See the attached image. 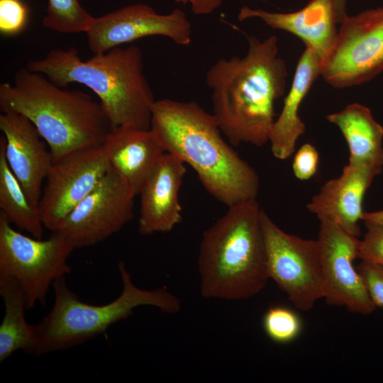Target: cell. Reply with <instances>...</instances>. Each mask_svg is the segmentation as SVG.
<instances>
[{"label": "cell", "instance_id": "6da1fadb", "mask_svg": "<svg viewBox=\"0 0 383 383\" xmlns=\"http://www.w3.org/2000/svg\"><path fill=\"white\" fill-rule=\"evenodd\" d=\"M245 56L218 59L206 74L213 115L232 146L269 142L274 105L286 91L287 70L278 55V39L251 35Z\"/></svg>", "mask_w": 383, "mask_h": 383}, {"label": "cell", "instance_id": "7a4b0ae2", "mask_svg": "<svg viewBox=\"0 0 383 383\" xmlns=\"http://www.w3.org/2000/svg\"><path fill=\"white\" fill-rule=\"evenodd\" d=\"M150 129L165 152L191 166L206 192L221 203L230 206L256 199L257 173L224 140L213 113L197 102L156 100Z\"/></svg>", "mask_w": 383, "mask_h": 383}, {"label": "cell", "instance_id": "3957f363", "mask_svg": "<svg viewBox=\"0 0 383 383\" xmlns=\"http://www.w3.org/2000/svg\"><path fill=\"white\" fill-rule=\"evenodd\" d=\"M26 67L60 87L79 83L91 89L113 128L150 129L156 100L144 74L139 47H116L86 60L75 48L55 49L43 58L29 60Z\"/></svg>", "mask_w": 383, "mask_h": 383}, {"label": "cell", "instance_id": "277c9868", "mask_svg": "<svg viewBox=\"0 0 383 383\" xmlns=\"http://www.w3.org/2000/svg\"><path fill=\"white\" fill-rule=\"evenodd\" d=\"M256 199L228 206L202 234L197 268L205 299L240 301L260 293L269 279Z\"/></svg>", "mask_w": 383, "mask_h": 383}, {"label": "cell", "instance_id": "5b68a950", "mask_svg": "<svg viewBox=\"0 0 383 383\" xmlns=\"http://www.w3.org/2000/svg\"><path fill=\"white\" fill-rule=\"evenodd\" d=\"M0 108L26 117L46 142L53 161L101 145L113 129L99 101L81 91L66 90L27 67L15 73L13 83L0 84Z\"/></svg>", "mask_w": 383, "mask_h": 383}, {"label": "cell", "instance_id": "8992f818", "mask_svg": "<svg viewBox=\"0 0 383 383\" xmlns=\"http://www.w3.org/2000/svg\"><path fill=\"white\" fill-rule=\"evenodd\" d=\"M118 270L122 283L121 292L116 299L104 305L81 301L67 286L65 277L55 281L53 306L42 321L34 325L35 356L82 344L128 318L139 306H153L168 314L180 311L181 301L167 289L138 287L133 283L123 261L118 263Z\"/></svg>", "mask_w": 383, "mask_h": 383}, {"label": "cell", "instance_id": "52a82bcc", "mask_svg": "<svg viewBox=\"0 0 383 383\" xmlns=\"http://www.w3.org/2000/svg\"><path fill=\"white\" fill-rule=\"evenodd\" d=\"M74 250L57 231L46 240L17 231L0 212V279L18 284L28 309L45 304L55 281L71 272L68 259Z\"/></svg>", "mask_w": 383, "mask_h": 383}, {"label": "cell", "instance_id": "ba28073f", "mask_svg": "<svg viewBox=\"0 0 383 383\" xmlns=\"http://www.w3.org/2000/svg\"><path fill=\"white\" fill-rule=\"evenodd\" d=\"M261 219L269 279L296 309L311 310L324 297L317 240L286 233L263 210Z\"/></svg>", "mask_w": 383, "mask_h": 383}, {"label": "cell", "instance_id": "9c48e42d", "mask_svg": "<svg viewBox=\"0 0 383 383\" xmlns=\"http://www.w3.org/2000/svg\"><path fill=\"white\" fill-rule=\"evenodd\" d=\"M322 61L321 76L337 89L368 82L383 70V7L346 16Z\"/></svg>", "mask_w": 383, "mask_h": 383}, {"label": "cell", "instance_id": "30bf717a", "mask_svg": "<svg viewBox=\"0 0 383 383\" xmlns=\"http://www.w3.org/2000/svg\"><path fill=\"white\" fill-rule=\"evenodd\" d=\"M109 170L101 145L73 150L53 161L38 206L44 227L57 231Z\"/></svg>", "mask_w": 383, "mask_h": 383}, {"label": "cell", "instance_id": "8fae6325", "mask_svg": "<svg viewBox=\"0 0 383 383\" xmlns=\"http://www.w3.org/2000/svg\"><path fill=\"white\" fill-rule=\"evenodd\" d=\"M135 196L110 169L55 231L74 249L95 245L118 233L132 219Z\"/></svg>", "mask_w": 383, "mask_h": 383}, {"label": "cell", "instance_id": "7c38bea8", "mask_svg": "<svg viewBox=\"0 0 383 383\" xmlns=\"http://www.w3.org/2000/svg\"><path fill=\"white\" fill-rule=\"evenodd\" d=\"M328 304L343 306L350 312L370 315L376 306L363 279L354 265L358 257L360 239L335 222L320 220L317 238Z\"/></svg>", "mask_w": 383, "mask_h": 383}, {"label": "cell", "instance_id": "4fadbf2b", "mask_svg": "<svg viewBox=\"0 0 383 383\" xmlns=\"http://www.w3.org/2000/svg\"><path fill=\"white\" fill-rule=\"evenodd\" d=\"M85 33L94 54L149 36H164L183 46L189 45L192 38V24L184 11L175 9L160 14L145 4L128 5L94 17Z\"/></svg>", "mask_w": 383, "mask_h": 383}, {"label": "cell", "instance_id": "5bb4252c", "mask_svg": "<svg viewBox=\"0 0 383 383\" xmlns=\"http://www.w3.org/2000/svg\"><path fill=\"white\" fill-rule=\"evenodd\" d=\"M0 130L7 162L31 204L38 207L52 154L35 126L20 113L2 111Z\"/></svg>", "mask_w": 383, "mask_h": 383}, {"label": "cell", "instance_id": "9a60e30c", "mask_svg": "<svg viewBox=\"0 0 383 383\" xmlns=\"http://www.w3.org/2000/svg\"><path fill=\"white\" fill-rule=\"evenodd\" d=\"M377 164H348L337 178L327 181L306 205L319 220H331L347 232L359 237L363 216L365 194L374 179L382 171Z\"/></svg>", "mask_w": 383, "mask_h": 383}, {"label": "cell", "instance_id": "2e32d148", "mask_svg": "<svg viewBox=\"0 0 383 383\" xmlns=\"http://www.w3.org/2000/svg\"><path fill=\"white\" fill-rule=\"evenodd\" d=\"M186 171L182 160L169 152L164 154L139 194L140 234L168 233L181 222L179 194Z\"/></svg>", "mask_w": 383, "mask_h": 383}, {"label": "cell", "instance_id": "e0dca14e", "mask_svg": "<svg viewBox=\"0 0 383 383\" xmlns=\"http://www.w3.org/2000/svg\"><path fill=\"white\" fill-rule=\"evenodd\" d=\"M109 167L137 196L166 152L150 129L113 128L101 144Z\"/></svg>", "mask_w": 383, "mask_h": 383}, {"label": "cell", "instance_id": "ac0fdd59", "mask_svg": "<svg viewBox=\"0 0 383 383\" xmlns=\"http://www.w3.org/2000/svg\"><path fill=\"white\" fill-rule=\"evenodd\" d=\"M258 18L273 28L289 32L314 50L322 61L331 50L336 35L337 20L332 0H311L300 10L277 13L247 6L240 8L238 19Z\"/></svg>", "mask_w": 383, "mask_h": 383}, {"label": "cell", "instance_id": "d6986e66", "mask_svg": "<svg viewBox=\"0 0 383 383\" xmlns=\"http://www.w3.org/2000/svg\"><path fill=\"white\" fill-rule=\"evenodd\" d=\"M322 59L313 49L306 47L296 68L292 86L284 99L282 109L275 119L269 142L273 155L279 160L289 157L296 142L306 130L300 118V106L314 82L321 75Z\"/></svg>", "mask_w": 383, "mask_h": 383}, {"label": "cell", "instance_id": "ffe728a7", "mask_svg": "<svg viewBox=\"0 0 383 383\" xmlns=\"http://www.w3.org/2000/svg\"><path fill=\"white\" fill-rule=\"evenodd\" d=\"M326 118L339 128L347 141L348 164L383 165V126L374 120L369 108L353 103Z\"/></svg>", "mask_w": 383, "mask_h": 383}, {"label": "cell", "instance_id": "44dd1931", "mask_svg": "<svg viewBox=\"0 0 383 383\" xmlns=\"http://www.w3.org/2000/svg\"><path fill=\"white\" fill-rule=\"evenodd\" d=\"M0 295L5 306L0 325V362L19 350L34 355L35 333L26 319L28 309L23 292L15 281L0 279Z\"/></svg>", "mask_w": 383, "mask_h": 383}, {"label": "cell", "instance_id": "7402d4cb", "mask_svg": "<svg viewBox=\"0 0 383 383\" xmlns=\"http://www.w3.org/2000/svg\"><path fill=\"white\" fill-rule=\"evenodd\" d=\"M0 212L12 225L42 238L45 227L38 208L31 204L7 162L3 135L0 138Z\"/></svg>", "mask_w": 383, "mask_h": 383}, {"label": "cell", "instance_id": "603a6c76", "mask_svg": "<svg viewBox=\"0 0 383 383\" xmlns=\"http://www.w3.org/2000/svg\"><path fill=\"white\" fill-rule=\"evenodd\" d=\"M94 18L78 0H48L43 23L58 33H86Z\"/></svg>", "mask_w": 383, "mask_h": 383}, {"label": "cell", "instance_id": "cb8c5ba5", "mask_svg": "<svg viewBox=\"0 0 383 383\" xmlns=\"http://www.w3.org/2000/svg\"><path fill=\"white\" fill-rule=\"evenodd\" d=\"M262 326L269 338L278 343H286L294 340L301 330V323L298 315L282 306H272L265 312Z\"/></svg>", "mask_w": 383, "mask_h": 383}, {"label": "cell", "instance_id": "d4e9b609", "mask_svg": "<svg viewBox=\"0 0 383 383\" xmlns=\"http://www.w3.org/2000/svg\"><path fill=\"white\" fill-rule=\"evenodd\" d=\"M28 10L21 0H0V33L12 36L22 32L28 23Z\"/></svg>", "mask_w": 383, "mask_h": 383}, {"label": "cell", "instance_id": "484cf974", "mask_svg": "<svg viewBox=\"0 0 383 383\" xmlns=\"http://www.w3.org/2000/svg\"><path fill=\"white\" fill-rule=\"evenodd\" d=\"M366 232L360 240L358 257L383 267V226L365 222Z\"/></svg>", "mask_w": 383, "mask_h": 383}, {"label": "cell", "instance_id": "4316f807", "mask_svg": "<svg viewBox=\"0 0 383 383\" xmlns=\"http://www.w3.org/2000/svg\"><path fill=\"white\" fill-rule=\"evenodd\" d=\"M356 267L374 305L383 309V267L362 260Z\"/></svg>", "mask_w": 383, "mask_h": 383}, {"label": "cell", "instance_id": "83f0119b", "mask_svg": "<svg viewBox=\"0 0 383 383\" xmlns=\"http://www.w3.org/2000/svg\"><path fill=\"white\" fill-rule=\"evenodd\" d=\"M318 153L313 145L304 144L296 152L292 169L295 177L300 180H308L316 172L318 165Z\"/></svg>", "mask_w": 383, "mask_h": 383}, {"label": "cell", "instance_id": "f1b7e54d", "mask_svg": "<svg viewBox=\"0 0 383 383\" xmlns=\"http://www.w3.org/2000/svg\"><path fill=\"white\" fill-rule=\"evenodd\" d=\"M175 2L183 5L189 4L194 14L207 15L216 10L222 0H175Z\"/></svg>", "mask_w": 383, "mask_h": 383}, {"label": "cell", "instance_id": "f546056e", "mask_svg": "<svg viewBox=\"0 0 383 383\" xmlns=\"http://www.w3.org/2000/svg\"><path fill=\"white\" fill-rule=\"evenodd\" d=\"M335 16L338 23H340L345 17L347 16L346 13V3L347 0H332Z\"/></svg>", "mask_w": 383, "mask_h": 383}, {"label": "cell", "instance_id": "4dcf8cb0", "mask_svg": "<svg viewBox=\"0 0 383 383\" xmlns=\"http://www.w3.org/2000/svg\"><path fill=\"white\" fill-rule=\"evenodd\" d=\"M362 220L364 222L374 223L383 226V210L368 213L364 212Z\"/></svg>", "mask_w": 383, "mask_h": 383}]
</instances>
